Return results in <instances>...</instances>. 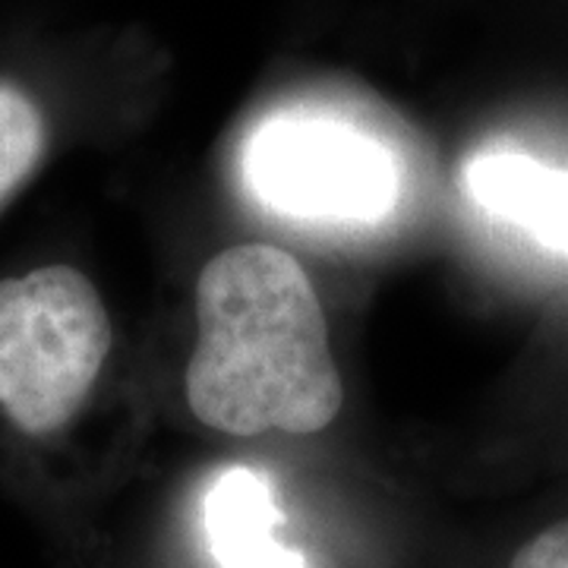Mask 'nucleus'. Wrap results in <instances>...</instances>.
I'll list each match as a JSON object with an SVG mask.
<instances>
[{"mask_svg": "<svg viewBox=\"0 0 568 568\" xmlns=\"http://www.w3.org/2000/svg\"><path fill=\"white\" fill-rule=\"evenodd\" d=\"M282 508L256 467H227L203 496L205 549L215 568H313L282 537Z\"/></svg>", "mask_w": 568, "mask_h": 568, "instance_id": "obj_5", "label": "nucleus"}, {"mask_svg": "<svg viewBox=\"0 0 568 568\" xmlns=\"http://www.w3.org/2000/svg\"><path fill=\"white\" fill-rule=\"evenodd\" d=\"M246 190L278 215L379 224L402 200V164L376 136L320 114H278L246 140Z\"/></svg>", "mask_w": 568, "mask_h": 568, "instance_id": "obj_3", "label": "nucleus"}, {"mask_svg": "<svg viewBox=\"0 0 568 568\" xmlns=\"http://www.w3.org/2000/svg\"><path fill=\"white\" fill-rule=\"evenodd\" d=\"M508 568H568V518L556 521L511 556Z\"/></svg>", "mask_w": 568, "mask_h": 568, "instance_id": "obj_7", "label": "nucleus"}, {"mask_svg": "<svg viewBox=\"0 0 568 568\" xmlns=\"http://www.w3.org/2000/svg\"><path fill=\"white\" fill-rule=\"evenodd\" d=\"M470 200L496 222L568 260V171L521 149H484L465 168Z\"/></svg>", "mask_w": 568, "mask_h": 568, "instance_id": "obj_4", "label": "nucleus"}, {"mask_svg": "<svg viewBox=\"0 0 568 568\" xmlns=\"http://www.w3.org/2000/svg\"><path fill=\"white\" fill-rule=\"evenodd\" d=\"M186 405L231 436L320 433L345 405L323 304L301 263L272 244L212 256L196 282Z\"/></svg>", "mask_w": 568, "mask_h": 568, "instance_id": "obj_1", "label": "nucleus"}, {"mask_svg": "<svg viewBox=\"0 0 568 568\" xmlns=\"http://www.w3.org/2000/svg\"><path fill=\"white\" fill-rule=\"evenodd\" d=\"M44 118L20 85L0 82V209L29 181L44 155Z\"/></svg>", "mask_w": 568, "mask_h": 568, "instance_id": "obj_6", "label": "nucleus"}, {"mask_svg": "<svg viewBox=\"0 0 568 568\" xmlns=\"http://www.w3.org/2000/svg\"><path fill=\"white\" fill-rule=\"evenodd\" d=\"M114 328L99 287L73 265H41L0 282V410L29 436L67 426L111 354Z\"/></svg>", "mask_w": 568, "mask_h": 568, "instance_id": "obj_2", "label": "nucleus"}]
</instances>
